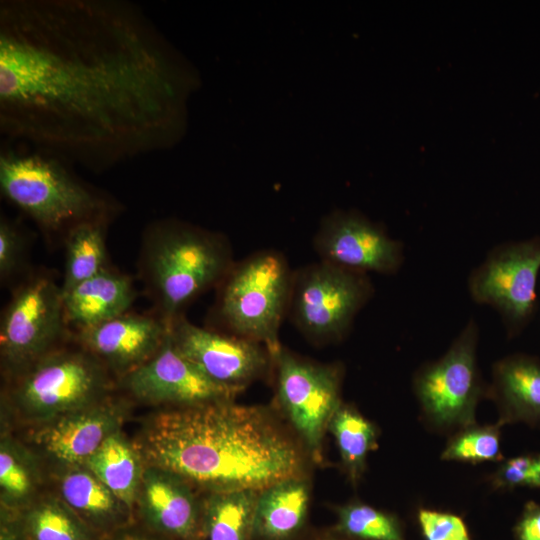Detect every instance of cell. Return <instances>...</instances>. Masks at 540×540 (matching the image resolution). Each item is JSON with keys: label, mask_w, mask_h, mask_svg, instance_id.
Returning a JSON list of instances; mask_svg holds the SVG:
<instances>
[{"label": "cell", "mask_w": 540, "mask_h": 540, "mask_svg": "<svg viewBox=\"0 0 540 540\" xmlns=\"http://www.w3.org/2000/svg\"><path fill=\"white\" fill-rule=\"evenodd\" d=\"M196 67L126 0L0 1V132L100 172L176 146Z\"/></svg>", "instance_id": "obj_1"}, {"label": "cell", "mask_w": 540, "mask_h": 540, "mask_svg": "<svg viewBox=\"0 0 540 540\" xmlns=\"http://www.w3.org/2000/svg\"><path fill=\"white\" fill-rule=\"evenodd\" d=\"M145 465L205 493L261 491L304 476L310 457L291 427L261 405L223 400L159 408L133 440Z\"/></svg>", "instance_id": "obj_2"}, {"label": "cell", "mask_w": 540, "mask_h": 540, "mask_svg": "<svg viewBox=\"0 0 540 540\" xmlns=\"http://www.w3.org/2000/svg\"><path fill=\"white\" fill-rule=\"evenodd\" d=\"M233 264L222 235L170 218L145 229L138 271L157 316L170 326L185 306L220 284Z\"/></svg>", "instance_id": "obj_3"}, {"label": "cell", "mask_w": 540, "mask_h": 540, "mask_svg": "<svg viewBox=\"0 0 540 540\" xmlns=\"http://www.w3.org/2000/svg\"><path fill=\"white\" fill-rule=\"evenodd\" d=\"M24 146L2 147L0 190L43 231L65 237L82 222L111 221L122 209L116 199L73 172L72 164Z\"/></svg>", "instance_id": "obj_4"}, {"label": "cell", "mask_w": 540, "mask_h": 540, "mask_svg": "<svg viewBox=\"0 0 540 540\" xmlns=\"http://www.w3.org/2000/svg\"><path fill=\"white\" fill-rule=\"evenodd\" d=\"M293 274L273 250L254 253L233 264L221 285L217 312L232 335L264 345L273 355L289 309Z\"/></svg>", "instance_id": "obj_5"}, {"label": "cell", "mask_w": 540, "mask_h": 540, "mask_svg": "<svg viewBox=\"0 0 540 540\" xmlns=\"http://www.w3.org/2000/svg\"><path fill=\"white\" fill-rule=\"evenodd\" d=\"M10 382L6 399L35 425L90 405L111 389L109 371L81 347H58Z\"/></svg>", "instance_id": "obj_6"}, {"label": "cell", "mask_w": 540, "mask_h": 540, "mask_svg": "<svg viewBox=\"0 0 540 540\" xmlns=\"http://www.w3.org/2000/svg\"><path fill=\"white\" fill-rule=\"evenodd\" d=\"M61 285L47 273L28 277L1 315L0 356L11 380L60 347L67 332Z\"/></svg>", "instance_id": "obj_7"}, {"label": "cell", "mask_w": 540, "mask_h": 540, "mask_svg": "<svg viewBox=\"0 0 540 540\" xmlns=\"http://www.w3.org/2000/svg\"><path fill=\"white\" fill-rule=\"evenodd\" d=\"M478 326L470 320L438 360L415 374L413 389L424 422L451 433L476 423L475 411L484 389L477 365Z\"/></svg>", "instance_id": "obj_8"}, {"label": "cell", "mask_w": 540, "mask_h": 540, "mask_svg": "<svg viewBox=\"0 0 540 540\" xmlns=\"http://www.w3.org/2000/svg\"><path fill=\"white\" fill-rule=\"evenodd\" d=\"M373 293L366 273L324 261L293 276L289 310L299 331L309 340H340Z\"/></svg>", "instance_id": "obj_9"}, {"label": "cell", "mask_w": 540, "mask_h": 540, "mask_svg": "<svg viewBox=\"0 0 540 540\" xmlns=\"http://www.w3.org/2000/svg\"><path fill=\"white\" fill-rule=\"evenodd\" d=\"M276 399L310 460L323 462V441L341 401L340 366L302 359L282 346L272 355Z\"/></svg>", "instance_id": "obj_10"}, {"label": "cell", "mask_w": 540, "mask_h": 540, "mask_svg": "<svg viewBox=\"0 0 540 540\" xmlns=\"http://www.w3.org/2000/svg\"><path fill=\"white\" fill-rule=\"evenodd\" d=\"M540 236L495 247L469 277L473 300L490 305L501 315L508 335H518L538 306Z\"/></svg>", "instance_id": "obj_11"}, {"label": "cell", "mask_w": 540, "mask_h": 540, "mask_svg": "<svg viewBox=\"0 0 540 540\" xmlns=\"http://www.w3.org/2000/svg\"><path fill=\"white\" fill-rule=\"evenodd\" d=\"M119 382L137 401L159 408L234 400L240 393L212 380L180 354L170 333L152 358Z\"/></svg>", "instance_id": "obj_12"}, {"label": "cell", "mask_w": 540, "mask_h": 540, "mask_svg": "<svg viewBox=\"0 0 540 540\" xmlns=\"http://www.w3.org/2000/svg\"><path fill=\"white\" fill-rule=\"evenodd\" d=\"M169 333L180 354L212 380L239 392L273 367L264 345L199 327L182 315L170 324Z\"/></svg>", "instance_id": "obj_13"}, {"label": "cell", "mask_w": 540, "mask_h": 540, "mask_svg": "<svg viewBox=\"0 0 540 540\" xmlns=\"http://www.w3.org/2000/svg\"><path fill=\"white\" fill-rule=\"evenodd\" d=\"M314 247L321 261L361 273L392 274L403 262L402 244L357 211L336 210L326 215Z\"/></svg>", "instance_id": "obj_14"}, {"label": "cell", "mask_w": 540, "mask_h": 540, "mask_svg": "<svg viewBox=\"0 0 540 540\" xmlns=\"http://www.w3.org/2000/svg\"><path fill=\"white\" fill-rule=\"evenodd\" d=\"M125 401L109 395L83 408L38 424L32 441L57 467L84 465L102 443L122 429Z\"/></svg>", "instance_id": "obj_15"}, {"label": "cell", "mask_w": 540, "mask_h": 540, "mask_svg": "<svg viewBox=\"0 0 540 540\" xmlns=\"http://www.w3.org/2000/svg\"><path fill=\"white\" fill-rule=\"evenodd\" d=\"M177 474L146 465L134 507L136 522L172 540H206L203 496Z\"/></svg>", "instance_id": "obj_16"}, {"label": "cell", "mask_w": 540, "mask_h": 540, "mask_svg": "<svg viewBox=\"0 0 540 540\" xmlns=\"http://www.w3.org/2000/svg\"><path fill=\"white\" fill-rule=\"evenodd\" d=\"M170 326L158 316L126 312L92 327L74 331L79 347L120 377L152 358Z\"/></svg>", "instance_id": "obj_17"}, {"label": "cell", "mask_w": 540, "mask_h": 540, "mask_svg": "<svg viewBox=\"0 0 540 540\" xmlns=\"http://www.w3.org/2000/svg\"><path fill=\"white\" fill-rule=\"evenodd\" d=\"M56 471L55 494L102 537L136 521L133 511L85 465L57 467Z\"/></svg>", "instance_id": "obj_18"}, {"label": "cell", "mask_w": 540, "mask_h": 540, "mask_svg": "<svg viewBox=\"0 0 540 540\" xmlns=\"http://www.w3.org/2000/svg\"><path fill=\"white\" fill-rule=\"evenodd\" d=\"M502 425L524 423L540 428V360L516 353L496 362L487 389Z\"/></svg>", "instance_id": "obj_19"}, {"label": "cell", "mask_w": 540, "mask_h": 540, "mask_svg": "<svg viewBox=\"0 0 540 540\" xmlns=\"http://www.w3.org/2000/svg\"><path fill=\"white\" fill-rule=\"evenodd\" d=\"M62 295L67 328L77 331L128 312L136 290L128 275L108 267Z\"/></svg>", "instance_id": "obj_20"}, {"label": "cell", "mask_w": 540, "mask_h": 540, "mask_svg": "<svg viewBox=\"0 0 540 540\" xmlns=\"http://www.w3.org/2000/svg\"><path fill=\"white\" fill-rule=\"evenodd\" d=\"M308 475L288 478L261 490L250 540H297L309 528Z\"/></svg>", "instance_id": "obj_21"}, {"label": "cell", "mask_w": 540, "mask_h": 540, "mask_svg": "<svg viewBox=\"0 0 540 540\" xmlns=\"http://www.w3.org/2000/svg\"><path fill=\"white\" fill-rule=\"evenodd\" d=\"M84 465L134 513L146 465L122 429L110 435Z\"/></svg>", "instance_id": "obj_22"}, {"label": "cell", "mask_w": 540, "mask_h": 540, "mask_svg": "<svg viewBox=\"0 0 540 540\" xmlns=\"http://www.w3.org/2000/svg\"><path fill=\"white\" fill-rule=\"evenodd\" d=\"M42 482L37 454L2 431L0 440V507L22 511L40 494Z\"/></svg>", "instance_id": "obj_23"}, {"label": "cell", "mask_w": 540, "mask_h": 540, "mask_svg": "<svg viewBox=\"0 0 540 540\" xmlns=\"http://www.w3.org/2000/svg\"><path fill=\"white\" fill-rule=\"evenodd\" d=\"M20 512L29 540H102V536L82 520L55 493L40 494Z\"/></svg>", "instance_id": "obj_24"}, {"label": "cell", "mask_w": 540, "mask_h": 540, "mask_svg": "<svg viewBox=\"0 0 540 540\" xmlns=\"http://www.w3.org/2000/svg\"><path fill=\"white\" fill-rule=\"evenodd\" d=\"M260 491L237 490L203 496L206 540H250Z\"/></svg>", "instance_id": "obj_25"}, {"label": "cell", "mask_w": 540, "mask_h": 540, "mask_svg": "<svg viewBox=\"0 0 540 540\" xmlns=\"http://www.w3.org/2000/svg\"><path fill=\"white\" fill-rule=\"evenodd\" d=\"M110 221L91 220L71 228L65 235V266L62 293L110 267L106 230Z\"/></svg>", "instance_id": "obj_26"}, {"label": "cell", "mask_w": 540, "mask_h": 540, "mask_svg": "<svg viewBox=\"0 0 540 540\" xmlns=\"http://www.w3.org/2000/svg\"><path fill=\"white\" fill-rule=\"evenodd\" d=\"M339 450L342 467L356 485L366 469L368 454L377 447L378 430L355 407L341 403L328 427Z\"/></svg>", "instance_id": "obj_27"}, {"label": "cell", "mask_w": 540, "mask_h": 540, "mask_svg": "<svg viewBox=\"0 0 540 540\" xmlns=\"http://www.w3.org/2000/svg\"><path fill=\"white\" fill-rule=\"evenodd\" d=\"M340 533L355 540H404L398 519L360 501L335 508Z\"/></svg>", "instance_id": "obj_28"}, {"label": "cell", "mask_w": 540, "mask_h": 540, "mask_svg": "<svg viewBox=\"0 0 540 540\" xmlns=\"http://www.w3.org/2000/svg\"><path fill=\"white\" fill-rule=\"evenodd\" d=\"M502 426L498 421L489 425L475 423L455 432L442 451L441 459L470 464L503 461Z\"/></svg>", "instance_id": "obj_29"}, {"label": "cell", "mask_w": 540, "mask_h": 540, "mask_svg": "<svg viewBox=\"0 0 540 540\" xmlns=\"http://www.w3.org/2000/svg\"><path fill=\"white\" fill-rule=\"evenodd\" d=\"M489 480L496 490L517 487L540 489V453L521 454L503 460Z\"/></svg>", "instance_id": "obj_30"}, {"label": "cell", "mask_w": 540, "mask_h": 540, "mask_svg": "<svg viewBox=\"0 0 540 540\" xmlns=\"http://www.w3.org/2000/svg\"><path fill=\"white\" fill-rule=\"evenodd\" d=\"M26 239L11 219L1 215L0 219V279L4 284L19 274L24 267Z\"/></svg>", "instance_id": "obj_31"}, {"label": "cell", "mask_w": 540, "mask_h": 540, "mask_svg": "<svg viewBox=\"0 0 540 540\" xmlns=\"http://www.w3.org/2000/svg\"><path fill=\"white\" fill-rule=\"evenodd\" d=\"M418 522L425 540H471L465 522L455 514L423 508Z\"/></svg>", "instance_id": "obj_32"}, {"label": "cell", "mask_w": 540, "mask_h": 540, "mask_svg": "<svg viewBox=\"0 0 540 540\" xmlns=\"http://www.w3.org/2000/svg\"><path fill=\"white\" fill-rule=\"evenodd\" d=\"M515 540H540V503L528 501L514 527Z\"/></svg>", "instance_id": "obj_33"}, {"label": "cell", "mask_w": 540, "mask_h": 540, "mask_svg": "<svg viewBox=\"0 0 540 540\" xmlns=\"http://www.w3.org/2000/svg\"><path fill=\"white\" fill-rule=\"evenodd\" d=\"M0 540H29L19 511L0 507Z\"/></svg>", "instance_id": "obj_34"}, {"label": "cell", "mask_w": 540, "mask_h": 540, "mask_svg": "<svg viewBox=\"0 0 540 540\" xmlns=\"http://www.w3.org/2000/svg\"><path fill=\"white\" fill-rule=\"evenodd\" d=\"M102 540H172L150 531L138 522H134L108 536Z\"/></svg>", "instance_id": "obj_35"}, {"label": "cell", "mask_w": 540, "mask_h": 540, "mask_svg": "<svg viewBox=\"0 0 540 540\" xmlns=\"http://www.w3.org/2000/svg\"><path fill=\"white\" fill-rule=\"evenodd\" d=\"M297 540H355L339 531L333 526L324 528H308Z\"/></svg>", "instance_id": "obj_36"}]
</instances>
